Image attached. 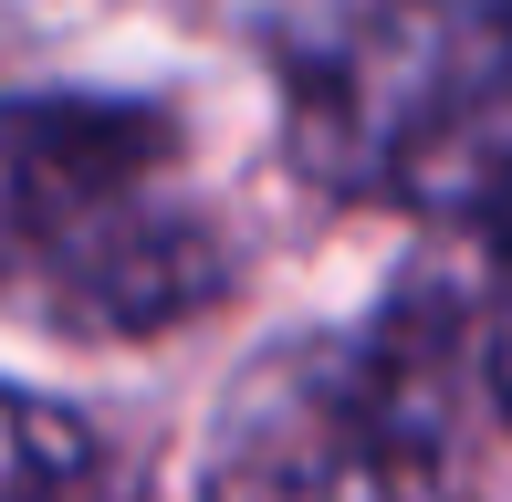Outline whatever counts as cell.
I'll list each match as a JSON object with an SVG mask.
<instances>
[{"label": "cell", "mask_w": 512, "mask_h": 502, "mask_svg": "<svg viewBox=\"0 0 512 502\" xmlns=\"http://www.w3.org/2000/svg\"><path fill=\"white\" fill-rule=\"evenodd\" d=\"M481 325L450 283L304 325L220 387L199 502H471Z\"/></svg>", "instance_id": "obj_1"}, {"label": "cell", "mask_w": 512, "mask_h": 502, "mask_svg": "<svg viewBox=\"0 0 512 502\" xmlns=\"http://www.w3.org/2000/svg\"><path fill=\"white\" fill-rule=\"evenodd\" d=\"M168 105L0 95V314L53 335H168L230 293V241L178 189Z\"/></svg>", "instance_id": "obj_2"}, {"label": "cell", "mask_w": 512, "mask_h": 502, "mask_svg": "<svg viewBox=\"0 0 512 502\" xmlns=\"http://www.w3.org/2000/svg\"><path fill=\"white\" fill-rule=\"evenodd\" d=\"M512 116V0H324L283 42L293 157L345 199H418Z\"/></svg>", "instance_id": "obj_3"}, {"label": "cell", "mask_w": 512, "mask_h": 502, "mask_svg": "<svg viewBox=\"0 0 512 502\" xmlns=\"http://www.w3.org/2000/svg\"><path fill=\"white\" fill-rule=\"evenodd\" d=\"M105 492V450L63 398L0 377V502H95Z\"/></svg>", "instance_id": "obj_4"}, {"label": "cell", "mask_w": 512, "mask_h": 502, "mask_svg": "<svg viewBox=\"0 0 512 502\" xmlns=\"http://www.w3.org/2000/svg\"><path fill=\"white\" fill-rule=\"evenodd\" d=\"M481 231H492V283H481V387L502 398V419H512V147L481 168Z\"/></svg>", "instance_id": "obj_5"}]
</instances>
